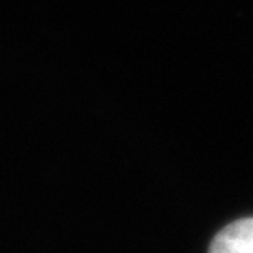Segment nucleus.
<instances>
[{
  "instance_id": "nucleus-1",
  "label": "nucleus",
  "mask_w": 253,
  "mask_h": 253,
  "mask_svg": "<svg viewBox=\"0 0 253 253\" xmlns=\"http://www.w3.org/2000/svg\"><path fill=\"white\" fill-rule=\"evenodd\" d=\"M208 253H253V217L236 219L212 240Z\"/></svg>"
}]
</instances>
